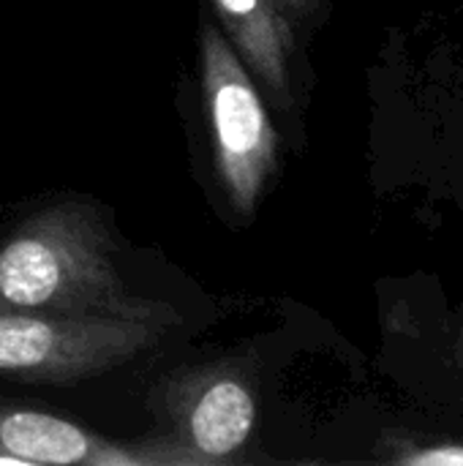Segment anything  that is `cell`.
Segmentation results:
<instances>
[{
	"label": "cell",
	"mask_w": 463,
	"mask_h": 466,
	"mask_svg": "<svg viewBox=\"0 0 463 466\" xmlns=\"http://www.w3.org/2000/svg\"><path fill=\"white\" fill-rule=\"evenodd\" d=\"M112 251L93 202L60 199L30 213L0 240V309L180 325L175 306L128 292Z\"/></svg>",
	"instance_id": "obj_1"
},
{
	"label": "cell",
	"mask_w": 463,
	"mask_h": 466,
	"mask_svg": "<svg viewBox=\"0 0 463 466\" xmlns=\"http://www.w3.org/2000/svg\"><path fill=\"white\" fill-rule=\"evenodd\" d=\"M166 325L131 317L0 309V374L30 385H76L158 347Z\"/></svg>",
	"instance_id": "obj_2"
},
{
	"label": "cell",
	"mask_w": 463,
	"mask_h": 466,
	"mask_svg": "<svg viewBox=\"0 0 463 466\" xmlns=\"http://www.w3.org/2000/svg\"><path fill=\"white\" fill-rule=\"evenodd\" d=\"M199 63L216 177L229 208L248 218L278 169V134L254 76L210 22L199 30Z\"/></svg>",
	"instance_id": "obj_3"
},
{
	"label": "cell",
	"mask_w": 463,
	"mask_h": 466,
	"mask_svg": "<svg viewBox=\"0 0 463 466\" xmlns=\"http://www.w3.org/2000/svg\"><path fill=\"white\" fill-rule=\"evenodd\" d=\"M158 434L188 451L202 466L240 464L257 426V385L243 360L216 358L183 366L153 388Z\"/></svg>",
	"instance_id": "obj_4"
},
{
	"label": "cell",
	"mask_w": 463,
	"mask_h": 466,
	"mask_svg": "<svg viewBox=\"0 0 463 466\" xmlns=\"http://www.w3.org/2000/svg\"><path fill=\"white\" fill-rule=\"evenodd\" d=\"M0 456H14L25 464L202 466L164 434L134 442L106 440L74 420L5 401L0 404Z\"/></svg>",
	"instance_id": "obj_5"
},
{
	"label": "cell",
	"mask_w": 463,
	"mask_h": 466,
	"mask_svg": "<svg viewBox=\"0 0 463 466\" xmlns=\"http://www.w3.org/2000/svg\"><path fill=\"white\" fill-rule=\"evenodd\" d=\"M221 33L254 76L259 93L287 112L292 109V63L297 52L295 25L278 0H210Z\"/></svg>",
	"instance_id": "obj_6"
},
{
	"label": "cell",
	"mask_w": 463,
	"mask_h": 466,
	"mask_svg": "<svg viewBox=\"0 0 463 466\" xmlns=\"http://www.w3.org/2000/svg\"><path fill=\"white\" fill-rule=\"evenodd\" d=\"M390 461L409 466H463V442H439V440H428V442H398L390 445Z\"/></svg>",
	"instance_id": "obj_7"
},
{
	"label": "cell",
	"mask_w": 463,
	"mask_h": 466,
	"mask_svg": "<svg viewBox=\"0 0 463 466\" xmlns=\"http://www.w3.org/2000/svg\"><path fill=\"white\" fill-rule=\"evenodd\" d=\"M292 25H314L325 11V0H278Z\"/></svg>",
	"instance_id": "obj_8"
}]
</instances>
